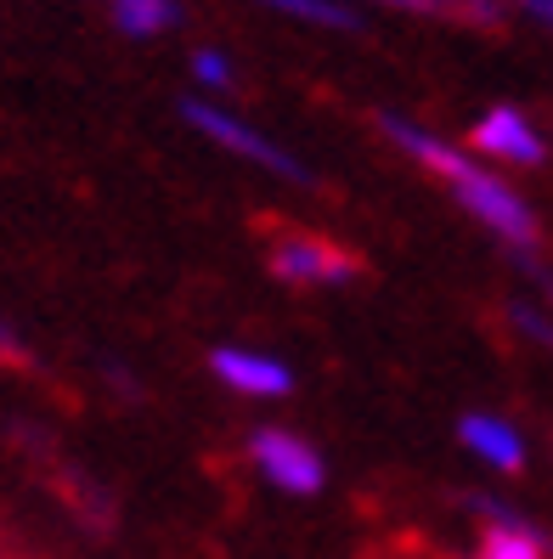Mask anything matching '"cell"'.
<instances>
[{
  "mask_svg": "<svg viewBox=\"0 0 553 559\" xmlns=\"http://www.w3.org/2000/svg\"><path fill=\"white\" fill-rule=\"evenodd\" d=\"M378 130H384V136L396 142L412 164H424L430 176H441L446 192H452V199H458L492 238H503L514 254H531V249H537L542 221H537V210H531L526 199H519V187H508V181L492 170V158L469 153L464 142H446V136H435V130L412 124V119H401V114H378Z\"/></svg>",
  "mask_w": 553,
  "mask_h": 559,
  "instance_id": "1",
  "label": "cell"
},
{
  "mask_svg": "<svg viewBox=\"0 0 553 559\" xmlns=\"http://www.w3.org/2000/svg\"><path fill=\"white\" fill-rule=\"evenodd\" d=\"M181 119L199 130L204 142H215L220 153H232V158H243V164H254V170H272V176H282V181H300V187H311V170L288 153L282 142H272L266 130H254V124H243L238 114H226L220 103H204V96H187L181 103Z\"/></svg>",
  "mask_w": 553,
  "mask_h": 559,
  "instance_id": "2",
  "label": "cell"
},
{
  "mask_svg": "<svg viewBox=\"0 0 553 559\" xmlns=\"http://www.w3.org/2000/svg\"><path fill=\"white\" fill-rule=\"evenodd\" d=\"M243 452H249L254 475L266 480L272 491H282V498H316V491L328 486V464H322V452L305 436L282 430V424H260Z\"/></svg>",
  "mask_w": 553,
  "mask_h": 559,
  "instance_id": "3",
  "label": "cell"
},
{
  "mask_svg": "<svg viewBox=\"0 0 553 559\" xmlns=\"http://www.w3.org/2000/svg\"><path fill=\"white\" fill-rule=\"evenodd\" d=\"M266 266L277 283H294V288H339L362 277V260L316 233H282L266 254Z\"/></svg>",
  "mask_w": 553,
  "mask_h": 559,
  "instance_id": "4",
  "label": "cell"
},
{
  "mask_svg": "<svg viewBox=\"0 0 553 559\" xmlns=\"http://www.w3.org/2000/svg\"><path fill=\"white\" fill-rule=\"evenodd\" d=\"M464 147L480 153V158H492V164H503V170H537V164L548 158V136L531 124V114H519L508 103L485 108L469 124V142Z\"/></svg>",
  "mask_w": 553,
  "mask_h": 559,
  "instance_id": "5",
  "label": "cell"
},
{
  "mask_svg": "<svg viewBox=\"0 0 553 559\" xmlns=\"http://www.w3.org/2000/svg\"><path fill=\"white\" fill-rule=\"evenodd\" d=\"M209 373L243 402H282L294 396V368L272 350H249V345H215L209 350Z\"/></svg>",
  "mask_w": 553,
  "mask_h": 559,
  "instance_id": "6",
  "label": "cell"
},
{
  "mask_svg": "<svg viewBox=\"0 0 553 559\" xmlns=\"http://www.w3.org/2000/svg\"><path fill=\"white\" fill-rule=\"evenodd\" d=\"M469 514L480 520V537H474L469 559H548L553 554L537 525L497 498H469Z\"/></svg>",
  "mask_w": 553,
  "mask_h": 559,
  "instance_id": "7",
  "label": "cell"
},
{
  "mask_svg": "<svg viewBox=\"0 0 553 559\" xmlns=\"http://www.w3.org/2000/svg\"><path fill=\"white\" fill-rule=\"evenodd\" d=\"M458 441L469 447V457H480V464L497 469V475L526 469V436H519L508 418H497V413H464L458 418Z\"/></svg>",
  "mask_w": 553,
  "mask_h": 559,
  "instance_id": "8",
  "label": "cell"
},
{
  "mask_svg": "<svg viewBox=\"0 0 553 559\" xmlns=\"http://www.w3.org/2000/svg\"><path fill=\"white\" fill-rule=\"evenodd\" d=\"M350 7H384L407 17H446V23H497L503 0H350Z\"/></svg>",
  "mask_w": 553,
  "mask_h": 559,
  "instance_id": "9",
  "label": "cell"
},
{
  "mask_svg": "<svg viewBox=\"0 0 553 559\" xmlns=\"http://www.w3.org/2000/svg\"><path fill=\"white\" fill-rule=\"evenodd\" d=\"M108 17L119 23V35L153 40V35H170L181 7H176V0H108Z\"/></svg>",
  "mask_w": 553,
  "mask_h": 559,
  "instance_id": "10",
  "label": "cell"
},
{
  "mask_svg": "<svg viewBox=\"0 0 553 559\" xmlns=\"http://www.w3.org/2000/svg\"><path fill=\"white\" fill-rule=\"evenodd\" d=\"M254 7L311 23V28H362V7H350V0H254Z\"/></svg>",
  "mask_w": 553,
  "mask_h": 559,
  "instance_id": "11",
  "label": "cell"
},
{
  "mask_svg": "<svg viewBox=\"0 0 553 559\" xmlns=\"http://www.w3.org/2000/svg\"><path fill=\"white\" fill-rule=\"evenodd\" d=\"M192 80H199L204 91H232V85H238L232 62H226L215 46H199V51H192Z\"/></svg>",
  "mask_w": 553,
  "mask_h": 559,
  "instance_id": "12",
  "label": "cell"
},
{
  "mask_svg": "<svg viewBox=\"0 0 553 559\" xmlns=\"http://www.w3.org/2000/svg\"><path fill=\"white\" fill-rule=\"evenodd\" d=\"M508 317H514V328H519V334H526L531 345L553 350V317H548V311H537V306H514Z\"/></svg>",
  "mask_w": 553,
  "mask_h": 559,
  "instance_id": "13",
  "label": "cell"
},
{
  "mask_svg": "<svg viewBox=\"0 0 553 559\" xmlns=\"http://www.w3.org/2000/svg\"><path fill=\"white\" fill-rule=\"evenodd\" d=\"M514 7L526 12V17H537V23H548V28H553V0H514Z\"/></svg>",
  "mask_w": 553,
  "mask_h": 559,
  "instance_id": "14",
  "label": "cell"
}]
</instances>
